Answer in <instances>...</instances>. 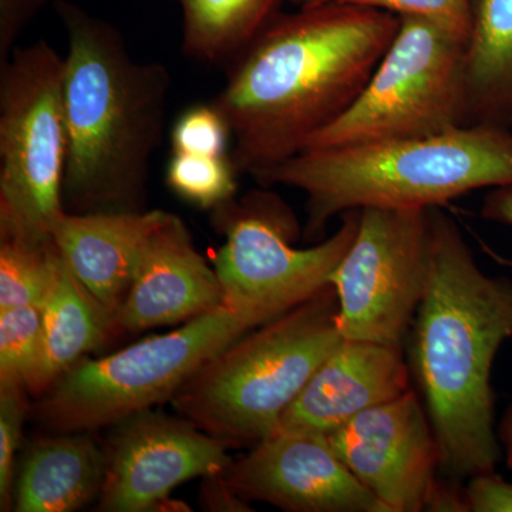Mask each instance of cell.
<instances>
[{"instance_id": "1", "label": "cell", "mask_w": 512, "mask_h": 512, "mask_svg": "<svg viewBox=\"0 0 512 512\" xmlns=\"http://www.w3.org/2000/svg\"><path fill=\"white\" fill-rule=\"evenodd\" d=\"M400 16L323 3L279 13L229 66L214 103L231 128L239 174L298 156L353 106L392 45Z\"/></svg>"}, {"instance_id": "2", "label": "cell", "mask_w": 512, "mask_h": 512, "mask_svg": "<svg viewBox=\"0 0 512 512\" xmlns=\"http://www.w3.org/2000/svg\"><path fill=\"white\" fill-rule=\"evenodd\" d=\"M511 338L512 281L484 274L456 222L430 208L429 276L410 356L448 478L490 473L503 458L491 372Z\"/></svg>"}, {"instance_id": "3", "label": "cell", "mask_w": 512, "mask_h": 512, "mask_svg": "<svg viewBox=\"0 0 512 512\" xmlns=\"http://www.w3.org/2000/svg\"><path fill=\"white\" fill-rule=\"evenodd\" d=\"M64 56L70 212L143 211L150 164L163 143L171 77L128 52L119 29L67 0L56 2Z\"/></svg>"}, {"instance_id": "4", "label": "cell", "mask_w": 512, "mask_h": 512, "mask_svg": "<svg viewBox=\"0 0 512 512\" xmlns=\"http://www.w3.org/2000/svg\"><path fill=\"white\" fill-rule=\"evenodd\" d=\"M308 197L306 234L363 208L429 210L468 192L512 185V131L463 126L434 136L311 148L254 177Z\"/></svg>"}, {"instance_id": "5", "label": "cell", "mask_w": 512, "mask_h": 512, "mask_svg": "<svg viewBox=\"0 0 512 512\" xmlns=\"http://www.w3.org/2000/svg\"><path fill=\"white\" fill-rule=\"evenodd\" d=\"M332 286L222 349L171 400L178 416L229 447L271 436L340 343Z\"/></svg>"}, {"instance_id": "6", "label": "cell", "mask_w": 512, "mask_h": 512, "mask_svg": "<svg viewBox=\"0 0 512 512\" xmlns=\"http://www.w3.org/2000/svg\"><path fill=\"white\" fill-rule=\"evenodd\" d=\"M264 323L255 313L224 302L173 332L97 360L82 359L43 394L35 417L56 433L114 426L156 404L171 402L208 360Z\"/></svg>"}, {"instance_id": "7", "label": "cell", "mask_w": 512, "mask_h": 512, "mask_svg": "<svg viewBox=\"0 0 512 512\" xmlns=\"http://www.w3.org/2000/svg\"><path fill=\"white\" fill-rule=\"evenodd\" d=\"M64 57L45 40L0 64V232L52 237L66 211Z\"/></svg>"}, {"instance_id": "8", "label": "cell", "mask_w": 512, "mask_h": 512, "mask_svg": "<svg viewBox=\"0 0 512 512\" xmlns=\"http://www.w3.org/2000/svg\"><path fill=\"white\" fill-rule=\"evenodd\" d=\"M212 224L224 237L214 269L224 302L264 322L298 308L330 286L359 227V210L315 247L296 248L298 221L274 192L255 190L215 208Z\"/></svg>"}, {"instance_id": "9", "label": "cell", "mask_w": 512, "mask_h": 512, "mask_svg": "<svg viewBox=\"0 0 512 512\" xmlns=\"http://www.w3.org/2000/svg\"><path fill=\"white\" fill-rule=\"evenodd\" d=\"M464 43L430 20L400 16L392 45L365 90L305 150L407 140L467 126Z\"/></svg>"}, {"instance_id": "10", "label": "cell", "mask_w": 512, "mask_h": 512, "mask_svg": "<svg viewBox=\"0 0 512 512\" xmlns=\"http://www.w3.org/2000/svg\"><path fill=\"white\" fill-rule=\"evenodd\" d=\"M429 210H359L357 234L330 286L345 340L403 349L426 291Z\"/></svg>"}, {"instance_id": "11", "label": "cell", "mask_w": 512, "mask_h": 512, "mask_svg": "<svg viewBox=\"0 0 512 512\" xmlns=\"http://www.w3.org/2000/svg\"><path fill=\"white\" fill-rule=\"evenodd\" d=\"M99 511L156 510L175 487L220 476L232 463L225 441L184 417L143 410L114 424Z\"/></svg>"}, {"instance_id": "12", "label": "cell", "mask_w": 512, "mask_h": 512, "mask_svg": "<svg viewBox=\"0 0 512 512\" xmlns=\"http://www.w3.org/2000/svg\"><path fill=\"white\" fill-rule=\"evenodd\" d=\"M350 473L389 512H421L440 470L426 407L413 389L325 436Z\"/></svg>"}, {"instance_id": "13", "label": "cell", "mask_w": 512, "mask_h": 512, "mask_svg": "<svg viewBox=\"0 0 512 512\" xmlns=\"http://www.w3.org/2000/svg\"><path fill=\"white\" fill-rule=\"evenodd\" d=\"M242 500L291 512H389L325 436L276 430L220 474Z\"/></svg>"}, {"instance_id": "14", "label": "cell", "mask_w": 512, "mask_h": 512, "mask_svg": "<svg viewBox=\"0 0 512 512\" xmlns=\"http://www.w3.org/2000/svg\"><path fill=\"white\" fill-rule=\"evenodd\" d=\"M222 303L224 289L217 272L195 248L184 221L170 214L144 249L114 330L140 332L180 325Z\"/></svg>"}, {"instance_id": "15", "label": "cell", "mask_w": 512, "mask_h": 512, "mask_svg": "<svg viewBox=\"0 0 512 512\" xmlns=\"http://www.w3.org/2000/svg\"><path fill=\"white\" fill-rule=\"evenodd\" d=\"M410 389V367L403 349L343 339L286 410L276 430L328 436L360 413Z\"/></svg>"}, {"instance_id": "16", "label": "cell", "mask_w": 512, "mask_h": 512, "mask_svg": "<svg viewBox=\"0 0 512 512\" xmlns=\"http://www.w3.org/2000/svg\"><path fill=\"white\" fill-rule=\"evenodd\" d=\"M170 212L64 211L52 229L63 261L80 284L116 319L138 264Z\"/></svg>"}, {"instance_id": "17", "label": "cell", "mask_w": 512, "mask_h": 512, "mask_svg": "<svg viewBox=\"0 0 512 512\" xmlns=\"http://www.w3.org/2000/svg\"><path fill=\"white\" fill-rule=\"evenodd\" d=\"M104 476L106 453L86 431L37 440L23 457L13 488V510H79L100 495Z\"/></svg>"}, {"instance_id": "18", "label": "cell", "mask_w": 512, "mask_h": 512, "mask_svg": "<svg viewBox=\"0 0 512 512\" xmlns=\"http://www.w3.org/2000/svg\"><path fill=\"white\" fill-rule=\"evenodd\" d=\"M463 69L467 126L512 128V0H471Z\"/></svg>"}, {"instance_id": "19", "label": "cell", "mask_w": 512, "mask_h": 512, "mask_svg": "<svg viewBox=\"0 0 512 512\" xmlns=\"http://www.w3.org/2000/svg\"><path fill=\"white\" fill-rule=\"evenodd\" d=\"M114 330L113 316L87 291L63 261L59 278L43 305V362L33 394L43 396Z\"/></svg>"}, {"instance_id": "20", "label": "cell", "mask_w": 512, "mask_h": 512, "mask_svg": "<svg viewBox=\"0 0 512 512\" xmlns=\"http://www.w3.org/2000/svg\"><path fill=\"white\" fill-rule=\"evenodd\" d=\"M282 2L178 0L185 55L212 66H231L279 15Z\"/></svg>"}, {"instance_id": "21", "label": "cell", "mask_w": 512, "mask_h": 512, "mask_svg": "<svg viewBox=\"0 0 512 512\" xmlns=\"http://www.w3.org/2000/svg\"><path fill=\"white\" fill-rule=\"evenodd\" d=\"M62 266L52 237L0 232V311L45 305Z\"/></svg>"}, {"instance_id": "22", "label": "cell", "mask_w": 512, "mask_h": 512, "mask_svg": "<svg viewBox=\"0 0 512 512\" xmlns=\"http://www.w3.org/2000/svg\"><path fill=\"white\" fill-rule=\"evenodd\" d=\"M43 362V306L0 311V387L35 390Z\"/></svg>"}, {"instance_id": "23", "label": "cell", "mask_w": 512, "mask_h": 512, "mask_svg": "<svg viewBox=\"0 0 512 512\" xmlns=\"http://www.w3.org/2000/svg\"><path fill=\"white\" fill-rule=\"evenodd\" d=\"M238 175L231 154L217 157L174 153L165 171V184L195 207L214 211L234 200Z\"/></svg>"}, {"instance_id": "24", "label": "cell", "mask_w": 512, "mask_h": 512, "mask_svg": "<svg viewBox=\"0 0 512 512\" xmlns=\"http://www.w3.org/2000/svg\"><path fill=\"white\" fill-rule=\"evenodd\" d=\"M231 128L217 104H195L178 117L171 130L173 153L228 156Z\"/></svg>"}, {"instance_id": "25", "label": "cell", "mask_w": 512, "mask_h": 512, "mask_svg": "<svg viewBox=\"0 0 512 512\" xmlns=\"http://www.w3.org/2000/svg\"><path fill=\"white\" fill-rule=\"evenodd\" d=\"M301 6L349 3L384 10L397 16L430 20L466 42L471 26V0H299Z\"/></svg>"}, {"instance_id": "26", "label": "cell", "mask_w": 512, "mask_h": 512, "mask_svg": "<svg viewBox=\"0 0 512 512\" xmlns=\"http://www.w3.org/2000/svg\"><path fill=\"white\" fill-rule=\"evenodd\" d=\"M22 387H0V507L13 508L15 458L28 403Z\"/></svg>"}, {"instance_id": "27", "label": "cell", "mask_w": 512, "mask_h": 512, "mask_svg": "<svg viewBox=\"0 0 512 512\" xmlns=\"http://www.w3.org/2000/svg\"><path fill=\"white\" fill-rule=\"evenodd\" d=\"M464 493L468 512H512V483L497 471L468 478Z\"/></svg>"}, {"instance_id": "28", "label": "cell", "mask_w": 512, "mask_h": 512, "mask_svg": "<svg viewBox=\"0 0 512 512\" xmlns=\"http://www.w3.org/2000/svg\"><path fill=\"white\" fill-rule=\"evenodd\" d=\"M52 0H0V64L6 62L20 36Z\"/></svg>"}, {"instance_id": "29", "label": "cell", "mask_w": 512, "mask_h": 512, "mask_svg": "<svg viewBox=\"0 0 512 512\" xmlns=\"http://www.w3.org/2000/svg\"><path fill=\"white\" fill-rule=\"evenodd\" d=\"M480 214L484 220L512 228V185L493 188V190L488 192L485 195L483 204H481ZM487 252H490L495 261L510 266L512 269V259L497 255L488 248Z\"/></svg>"}, {"instance_id": "30", "label": "cell", "mask_w": 512, "mask_h": 512, "mask_svg": "<svg viewBox=\"0 0 512 512\" xmlns=\"http://www.w3.org/2000/svg\"><path fill=\"white\" fill-rule=\"evenodd\" d=\"M201 495L207 510L211 511H249L247 501L238 497L220 476L204 478Z\"/></svg>"}, {"instance_id": "31", "label": "cell", "mask_w": 512, "mask_h": 512, "mask_svg": "<svg viewBox=\"0 0 512 512\" xmlns=\"http://www.w3.org/2000/svg\"><path fill=\"white\" fill-rule=\"evenodd\" d=\"M450 481L437 478L427 497L424 511L429 512H468L466 493L464 488Z\"/></svg>"}, {"instance_id": "32", "label": "cell", "mask_w": 512, "mask_h": 512, "mask_svg": "<svg viewBox=\"0 0 512 512\" xmlns=\"http://www.w3.org/2000/svg\"><path fill=\"white\" fill-rule=\"evenodd\" d=\"M498 440L505 458V464L512 471V403L505 410L503 419L497 429Z\"/></svg>"}]
</instances>
